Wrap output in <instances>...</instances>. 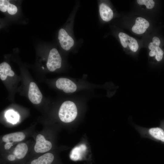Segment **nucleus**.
<instances>
[{"mask_svg": "<svg viewBox=\"0 0 164 164\" xmlns=\"http://www.w3.org/2000/svg\"></svg>", "mask_w": 164, "mask_h": 164, "instance_id": "23", "label": "nucleus"}, {"mask_svg": "<svg viewBox=\"0 0 164 164\" xmlns=\"http://www.w3.org/2000/svg\"><path fill=\"white\" fill-rule=\"evenodd\" d=\"M25 137L24 133L22 132H17L6 134L2 138V141L5 142H19L23 140Z\"/></svg>", "mask_w": 164, "mask_h": 164, "instance_id": "14", "label": "nucleus"}, {"mask_svg": "<svg viewBox=\"0 0 164 164\" xmlns=\"http://www.w3.org/2000/svg\"><path fill=\"white\" fill-rule=\"evenodd\" d=\"M28 96L33 104L40 103L43 97L42 94L36 84L34 82L30 83L29 86Z\"/></svg>", "mask_w": 164, "mask_h": 164, "instance_id": "6", "label": "nucleus"}, {"mask_svg": "<svg viewBox=\"0 0 164 164\" xmlns=\"http://www.w3.org/2000/svg\"><path fill=\"white\" fill-rule=\"evenodd\" d=\"M52 147L51 142L46 140L43 135L39 134L37 136L36 143L34 147L35 151L36 153H43L46 152L50 150Z\"/></svg>", "mask_w": 164, "mask_h": 164, "instance_id": "4", "label": "nucleus"}, {"mask_svg": "<svg viewBox=\"0 0 164 164\" xmlns=\"http://www.w3.org/2000/svg\"><path fill=\"white\" fill-rule=\"evenodd\" d=\"M137 2L138 4L145 5L148 9H152L155 5V2L152 0H137Z\"/></svg>", "mask_w": 164, "mask_h": 164, "instance_id": "17", "label": "nucleus"}, {"mask_svg": "<svg viewBox=\"0 0 164 164\" xmlns=\"http://www.w3.org/2000/svg\"><path fill=\"white\" fill-rule=\"evenodd\" d=\"M141 137L161 142L164 143V130L159 127L147 128L133 125Z\"/></svg>", "mask_w": 164, "mask_h": 164, "instance_id": "1", "label": "nucleus"}, {"mask_svg": "<svg viewBox=\"0 0 164 164\" xmlns=\"http://www.w3.org/2000/svg\"><path fill=\"white\" fill-rule=\"evenodd\" d=\"M56 87L59 89L63 90L66 93H73L77 89L76 84L71 80L65 78H60L56 82Z\"/></svg>", "mask_w": 164, "mask_h": 164, "instance_id": "5", "label": "nucleus"}, {"mask_svg": "<svg viewBox=\"0 0 164 164\" xmlns=\"http://www.w3.org/2000/svg\"><path fill=\"white\" fill-rule=\"evenodd\" d=\"M46 66L48 69L51 72L60 68L61 58L56 49L53 48L50 52Z\"/></svg>", "mask_w": 164, "mask_h": 164, "instance_id": "3", "label": "nucleus"}, {"mask_svg": "<svg viewBox=\"0 0 164 164\" xmlns=\"http://www.w3.org/2000/svg\"><path fill=\"white\" fill-rule=\"evenodd\" d=\"M7 11L9 14L13 15L17 12V8L15 5L9 3L7 8Z\"/></svg>", "mask_w": 164, "mask_h": 164, "instance_id": "20", "label": "nucleus"}, {"mask_svg": "<svg viewBox=\"0 0 164 164\" xmlns=\"http://www.w3.org/2000/svg\"><path fill=\"white\" fill-rule=\"evenodd\" d=\"M155 53V59L158 61H160L162 59L163 52L162 49L159 47H157L153 50Z\"/></svg>", "mask_w": 164, "mask_h": 164, "instance_id": "18", "label": "nucleus"}, {"mask_svg": "<svg viewBox=\"0 0 164 164\" xmlns=\"http://www.w3.org/2000/svg\"><path fill=\"white\" fill-rule=\"evenodd\" d=\"M13 142H7L4 145V148L5 149L8 150L10 149L12 146Z\"/></svg>", "mask_w": 164, "mask_h": 164, "instance_id": "21", "label": "nucleus"}, {"mask_svg": "<svg viewBox=\"0 0 164 164\" xmlns=\"http://www.w3.org/2000/svg\"><path fill=\"white\" fill-rule=\"evenodd\" d=\"M10 3L7 0H0V10L2 12H6L7 10L8 6Z\"/></svg>", "mask_w": 164, "mask_h": 164, "instance_id": "19", "label": "nucleus"}, {"mask_svg": "<svg viewBox=\"0 0 164 164\" xmlns=\"http://www.w3.org/2000/svg\"><path fill=\"white\" fill-rule=\"evenodd\" d=\"M99 12L102 19L106 22L111 20L113 18V13L111 9L104 3L99 6Z\"/></svg>", "mask_w": 164, "mask_h": 164, "instance_id": "13", "label": "nucleus"}, {"mask_svg": "<svg viewBox=\"0 0 164 164\" xmlns=\"http://www.w3.org/2000/svg\"><path fill=\"white\" fill-rule=\"evenodd\" d=\"M28 150L27 145L24 143L18 144L13 152L16 158V161H19L22 160L26 156Z\"/></svg>", "mask_w": 164, "mask_h": 164, "instance_id": "11", "label": "nucleus"}, {"mask_svg": "<svg viewBox=\"0 0 164 164\" xmlns=\"http://www.w3.org/2000/svg\"><path fill=\"white\" fill-rule=\"evenodd\" d=\"M14 73L11 70L10 65L5 62H3L0 64V78L2 80L6 79L7 76L13 77Z\"/></svg>", "mask_w": 164, "mask_h": 164, "instance_id": "15", "label": "nucleus"}, {"mask_svg": "<svg viewBox=\"0 0 164 164\" xmlns=\"http://www.w3.org/2000/svg\"><path fill=\"white\" fill-rule=\"evenodd\" d=\"M55 159L54 155L50 153H47L32 159L29 164H53Z\"/></svg>", "mask_w": 164, "mask_h": 164, "instance_id": "12", "label": "nucleus"}, {"mask_svg": "<svg viewBox=\"0 0 164 164\" xmlns=\"http://www.w3.org/2000/svg\"><path fill=\"white\" fill-rule=\"evenodd\" d=\"M87 149V147L84 144H81L76 146L70 152V159L74 161L81 160L86 151Z\"/></svg>", "mask_w": 164, "mask_h": 164, "instance_id": "10", "label": "nucleus"}, {"mask_svg": "<svg viewBox=\"0 0 164 164\" xmlns=\"http://www.w3.org/2000/svg\"><path fill=\"white\" fill-rule=\"evenodd\" d=\"M149 55L150 56H153L155 55V53L154 50H151L149 53Z\"/></svg>", "mask_w": 164, "mask_h": 164, "instance_id": "22", "label": "nucleus"}, {"mask_svg": "<svg viewBox=\"0 0 164 164\" xmlns=\"http://www.w3.org/2000/svg\"><path fill=\"white\" fill-rule=\"evenodd\" d=\"M77 114L75 104L72 101H66L62 103L60 108L59 116L63 122L69 123L75 119Z\"/></svg>", "mask_w": 164, "mask_h": 164, "instance_id": "2", "label": "nucleus"}, {"mask_svg": "<svg viewBox=\"0 0 164 164\" xmlns=\"http://www.w3.org/2000/svg\"><path fill=\"white\" fill-rule=\"evenodd\" d=\"M58 39L61 47L65 50H69L74 45L73 39L63 29H61L59 30Z\"/></svg>", "mask_w": 164, "mask_h": 164, "instance_id": "7", "label": "nucleus"}, {"mask_svg": "<svg viewBox=\"0 0 164 164\" xmlns=\"http://www.w3.org/2000/svg\"><path fill=\"white\" fill-rule=\"evenodd\" d=\"M149 26V23L148 21L143 18L138 17L136 19L135 24L132 26V30L134 33L140 34L144 33Z\"/></svg>", "mask_w": 164, "mask_h": 164, "instance_id": "9", "label": "nucleus"}, {"mask_svg": "<svg viewBox=\"0 0 164 164\" xmlns=\"http://www.w3.org/2000/svg\"><path fill=\"white\" fill-rule=\"evenodd\" d=\"M5 117L9 122L12 124L16 123L19 118V114L12 110L8 111L5 114Z\"/></svg>", "mask_w": 164, "mask_h": 164, "instance_id": "16", "label": "nucleus"}, {"mask_svg": "<svg viewBox=\"0 0 164 164\" xmlns=\"http://www.w3.org/2000/svg\"><path fill=\"white\" fill-rule=\"evenodd\" d=\"M118 36L121 43L124 47L126 48L128 45L132 51L136 52L137 50L138 45L137 41L135 38L122 32L119 33Z\"/></svg>", "mask_w": 164, "mask_h": 164, "instance_id": "8", "label": "nucleus"}]
</instances>
